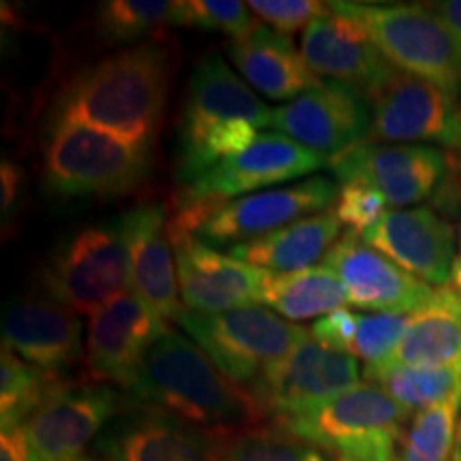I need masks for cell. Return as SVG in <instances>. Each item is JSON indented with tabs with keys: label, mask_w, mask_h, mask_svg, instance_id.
<instances>
[{
	"label": "cell",
	"mask_w": 461,
	"mask_h": 461,
	"mask_svg": "<svg viewBox=\"0 0 461 461\" xmlns=\"http://www.w3.org/2000/svg\"><path fill=\"white\" fill-rule=\"evenodd\" d=\"M184 308L218 314L258 303L263 269L224 255L197 238L173 240Z\"/></svg>",
	"instance_id": "22"
},
{
	"label": "cell",
	"mask_w": 461,
	"mask_h": 461,
	"mask_svg": "<svg viewBox=\"0 0 461 461\" xmlns=\"http://www.w3.org/2000/svg\"><path fill=\"white\" fill-rule=\"evenodd\" d=\"M221 461H333V455L274 423L235 434Z\"/></svg>",
	"instance_id": "32"
},
{
	"label": "cell",
	"mask_w": 461,
	"mask_h": 461,
	"mask_svg": "<svg viewBox=\"0 0 461 461\" xmlns=\"http://www.w3.org/2000/svg\"><path fill=\"white\" fill-rule=\"evenodd\" d=\"M258 303L286 321H308L344 308L348 293L331 269L319 265L302 272H265Z\"/></svg>",
	"instance_id": "27"
},
{
	"label": "cell",
	"mask_w": 461,
	"mask_h": 461,
	"mask_svg": "<svg viewBox=\"0 0 461 461\" xmlns=\"http://www.w3.org/2000/svg\"><path fill=\"white\" fill-rule=\"evenodd\" d=\"M126 400L229 434L261 428L267 419L250 391L224 376L188 336L171 330L143 357Z\"/></svg>",
	"instance_id": "2"
},
{
	"label": "cell",
	"mask_w": 461,
	"mask_h": 461,
	"mask_svg": "<svg viewBox=\"0 0 461 461\" xmlns=\"http://www.w3.org/2000/svg\"><path fill=\"white\" fill-rule=\"evenodd\" d=\"M457 403L425 408L403 429L397 461H455Z\"/></svg>",
	"instance_id": "31"
},
{
	"label": "cell",
	"mask_w": 461,
	"mask_h": 461,
	"mask_svg": "<svg viewBox=\"0 0 461 461\" xmlns=\"http://www.w3.org/2000/svg\"><path fill=\"white\" fill-rule=\"evenodd\" d=\"M82 316L48 291L11 299L3 312V348L50 374L67 380L86 357Z\"/></svg>",
	"instance_id": "17"
},
{
	"label": "cell",
	"mask_w": 461,
	"mask_h": 461,
	"mask_svg": "<svg viewBox=\"0 0 461 461\" xmlns=\"http://www.w3.org/2000/svg\"><path fill=\"white\" fill-rule=\"evenodd\" d=\"M411 321V314H355L353 333H350L346 353L366 361V370L387 366L393 361Z\"/></svg>",
	"instance_id": "33"
},
{
	"label": "cell",
	"mask_w": 461,
	"mask_h": 461,
	"mask_svg": "<svg viewBox=\"0 0 461 461\" xmlns=\"http://www.w3.org/2000/svg\"><path fill=\"white\" fill-rule=\"evenodd\" d=\"M387 199L376 188L361 180H353L339 184L331 210L350 233L363 235L387 214Z\"/></svg>",
	"instance_id": "35"
},
{
	"label": "cell",
	"mask_w": 461,
	"mask_h": 461,
	"mask_svg": "<svg viewBox=\"0 0 461 461\" xmlns=\"http://www.w3.org/2000/svg\"><path fill=\"white\" fill-rule=\"evenodd\" d=\"M336 197L338 186L325 176L261 190L216 205L201 222L194 238L212 248H233L274 233L305 216L330 210Z\"/></svg>",
	"instance_id": "14"
},
{
	"label": "cell",
	"mask_w": 461,
	"mask_h": 461,
	"mask_svg": "<svg viewBox=\"0 0 461 461\" xmlns=\"http://www.w3.org/2000/svg\"><path fill=\"white\" fill-rule=\"evenodd\" d=\"M169 331L140 297H115L90 316L84 372L90 383L131 389L143 357Z\"/></svg>",
	"instance_id": "18"
},
{
	"label": "cell",
	"mask_w": 461,
	"mask_h": 461,
	"mask_svg": "<svg viewBox=\"0 0 461 461\" xmlns=\"http://www.w3.org/2000/svg\"><path fill=\"white\" fill-rule=\"evenodd\" d=\"M272 126L330 160L370 137L372 109L361 90L327 79L295 101L276 107Z\"/></svg>",
	"instance_id": "16"
},
{
	"label": "cell",
	"mask_w": 461,
	"mask_h": 461,
	"mask_svg": "<svg viewBox=\"0 0 461 461\" xmlns=\"http://www.w3.org/2000/svg\"><path fill=\"white\" fill-rule=\"evenodd\" d=\"M428 7L445 22L448 32L453 34L461 50V0H442V3H431Z\"/></svg>",
	"instance_id": "39"
},
{
	"label": "cell",
	"mask_w": 461,
	"mask_h": 461,
	"mask_svg": "<svg viewBox=\"0 0 461 461\" xmlns=\"http://www.w3.org/2000/svg\"><path fill=\"white\" fill-rule=\"evenodd\" d=\"M363 374L367 383L383 387L408 412H419L442 403L459 406L461 402V372L453 367L383 366L363 370Z\"/></svg>",
	"instance_id": "28"
},
{
	"label": "cell",
	"mask_w": 461,
	"mask_h": 461,
	"mask_svg": "<svg viewBox=\"0 0 461 461\" xmlns=\"http://www.w3.org/2000/svg\"><path fill=\"white\" fill-rule=\"evenodd\" d=\"M173 51L158 39L86 67L62 88L51 120L92 126L152 152L173 84Z\"/></svg>",
	"instance_id": "1"
},
{
	"label": "cell",
	"mask_w": 461,
	"mask_h": 461,
	"mask_svg": "<svg viewBox=\"0 0 461 461\" xmlns=\"http://www.w3.org/2000/svg\"><path fill=\"white\" fill-rule=\"evenodd\" d=\"M68 380H56L39 367L3 348L0 353V429L22 428L37 408L48 400L58 384Z\"/></svg>",
	"instance_id": "30"
},
{
	"label": "cell",
	"mask_w": 461,
	"mask_h": 461,
	"mask_svg": "<svg viewBox=\"0 0 461 461\" xmlns=\"http://www.w3.org/2000/svg\"><path fill=\"white\" fill-rule=\"evenodd\" d=\"M361 238L425 285L440 288L448 282L455 261V229L431 207L391 210Z\"/></svg>",
	"instance_id": "21"
},
{
	"label": "cell",
	"mask_w": 461,
	"mask_h": 461,
	"mask_svg": "<svg viewBox=\"0 0 461 461\" xmlns=\"http://www.w3.org/2000/svg\"><path fill=\"white\" fill-rule=\"evenodd\" d=\"M333 461H374V459H359V457H333Z\"/></svg>",
	"instance_id": "42"
},
{
	"label": "cell",
	"mask_w": 461,
	"mask_h": 461,
	"mask_svg": "<svg viewBox=\"0 0 461 461\" xmlns=\"http://www.w3.org/2000/svg\"><path fill=\"white\" fill-rule=\"evenodd\" d=\"M180 22L182 3L177 0H105L96 7L95 28L109 43H146Z\"/></svg>",
	"instance_id": "29"
},
{
	"label": "cell",
	"mask_w": 461,
	"mask_h": 461,
	"mask_svg": "<svg viewBox=\"0 0 461 461\" xmlns=\"http://www.w3.org/2000/svg\"><path fill=\"white\" fill-rule=\"evenodd\" d=\"M302 56L316 77L348 84L366 96L393 68L367 28L342 3H327L325 14L310 22L302 37Z\"/></svg>",
	"instance_id": "20"
},
{
	"label": "cell",
	"mask_w": 461,
	"mask_h": 461,
	"mask_svg": "<svg viewBox=\"0 0 461 461\" xmlns=\"http://www.w3.org/2000/svg\"><path fill=\"white\" fill-rule=\"evenodd\" d=\"M408 417L411 412L383 387L359 383L312 411L276 425L333 457L397 461Z\"/></svg>",
	"instance_id": "5"
},
{
	"label": "cell",
	"mask_w": 461,
	"mask_h": 461,
	"mask_svg": "<svg viewBox=\"0 0 461 461\" xmlns=\"http://www.w3.org/2000/svg\"><path fill=\"white\" fill-rule=\"evenodd\" d=\"M361 366L355 355L330 348L310 336L258 380L250 393L274 423L312 411L359 384Z\"/></svg>",
	"instance_id": "12"
},
{
	"label": "cell",
	"mask_w": 461,
	"mask_h": 461,
	"mask_svg": "<svg viewBox=\"0 0 461 461\" xmlns=\"http://www.w3.org/2000/svg\"><path fill=\"white\" fill-rule=\"evenodd\" d=\"M177 325L235 384L250 391L310 333L267 305H244L218 314L184 310Z\"/></svg>",
	"instance_id": "6"
},
{
	"label": "cell",
	"mask_w": 461,
	"mask_h": 461,
	"mask_svg": "<svg viewBox=\"0 0 461 461\" xmlns=\"http://www.w3.org/2000/svg\"><path fill=\"white\" fill-rule=\"evenodd\" d=\"M387 366L453 367L461 372V295L438 288L436 302L414 314L393 361Z\"/></svg>",
	"instance_id": "26"
},
{
	"label": "cell",
	"mask_w": 461,
	"mask_h": 461,
	"mask_svg": "<svg viewBox=\"0 0 461 461\" xmlns=\"http://www.w3.org/2000/svg\"><path fill=\"white\" fill-rule=\"evenodd\" d=\"M122 221L131 248V293L160 321L177 322L186 308L182 305L165 205L141 203L124 212Z\"/></svg>",
	"instance_id": "23"
},
{
	"label": "cell",
	"mask_w": 461,
	"mask_h": 461,
	"mask_svg": "<svg viewBox=\"0 0 461 461\" xmlns=\"http://www.w3.org/2000/svg\"><path fill=\"white\" fill-rule=\"evenodd\" d=\"M367 101L370 141L440 143L461 149V103L438 86L391 68Z\"/></svg>",
	"instance_id": "10"
},
{
	"label": "cell",
	"mask_w": 461,
	"mask_h": 461,
	"mask_svg": "<svg viewBox=\"0 0 461 461\" xmlns=\"http://www.w3.org/2000/svg\"><path fill=\"white\" fill-rule=\"evenodd\" d=\"M342 182L361 180L387 199L389 205L406 207L429 199L445 180L451 157L434 146L414 143H357L327 160Z\"/></svg>",
	"instance_id": "15"
},
{
	"label": "cell",
	"mask_w": 461,
	"mask_h": 461,
	"mask_svg": "<svg viewBox=\"0 0 461 461\" xmlns=\"http://www.w3.org/2000/svg\"><path fill=\"white\" fill-rule=\"evenodd\" d=\"M22 188H24V169L15 160L5 158L0 165V210H3V218L14 214Z\"/></svg>",
	"instance_id": "37"
},
{
	"label": "cell",
	"mask_w": 461,
	"mask_h": 461,
	"mask_svg": "<svg viewBox=\"0 0 461 461\" xmlns=\"http://www.w3.org/2000/svg\"><path fill=\"white\" fill-rule=\"evenodd\" d=\"M149 165V149L86 124L51 120L45 137L43 180L62 199L126 194L141 186Z\"/></svg>",
	"instance_id": "4"
},
{
	"label": "cell",
	"mask_w": 461,
	"mask_h": 461,
	"mask_svg": "<svg viewBox=\"0 0 461 461\" xmlns=\"http://www.w3.org/2000/svg\"><path fill=\"white\" fill-rule=\"evenodd\" d=\"M248 3L240 0H188L182 3L180 26L222 32L229 39H241L258 26Z\"/></svg>",
	"instance_id": "34"
},
{
	"label": "cell",
	"mask_w": 461,
	"mask_h": 461,
	"mask_svg": "<svg viewBox=\"0 0 461 461\" xmlns=\"http://www.w3.org/2000/svg\"><path fill=\"white\" fill-rule=\"evenodd\" d=\"M82 461H101V459H95V457H86V459H82Z\"/></svg>",
	"instance_id": "43"
},
{
	"label": "cell",
	"mask_w": 461,
	"mask_h": 461,
	"mask_svg": "<svg viewBox=\"0 0 461 461\" xmlns=\"http://www.w3.org/2000/svg\"><path fill=\"white\" fill-rule=\"evenodd\" d=\"M459 154H461V149H459ZM459 163H461V157H459Z\"/></svg>",
	"instance_id": "44"
},
{
	"label": "cell",
	"mask_w": 461,
	"mask_h": 461,
	"mask_svg": "<svg viewBox=\"0 0 461 461\" xmlns=\"http://www.w3.org/2000/svg\"><path fill=\"white\" fill-rule=\"evenodd\" d=\"M448 285H451L455 293H459V295H461V252L457 257H455V261H453L451 276H448Z\"/></svg>",
	"instance_id": "40"
},
{
	"label": "cell",
	"mask_w": 461,
	"mask_h": 461,
	"mask_svg": "<svg viewBox=\"0 0 461 461\" xmlns=\"http://www.w3.org/2000/svg\"><path fill=\"white\" fill-rule=\"evenodd\" d=\"M227 54L252 90L272 101H295L322 79L310 71L291 37L274 28L258 26L241 39H229Z\"/></svg>",
	"instance_id": "24"
},
{
	"label": "cell",
	"mask_w": 461,
	"mask_h": 461,
	"mask_svg": "<svg viewBox=\"0 0 461 461\" xmlns=\"http://www.w3.org/2000/svg\"><path fill=\"white\" fill-rule=\"evenodd\" d=\"M342 230L333 210L305 216L263 238L229 248V255L265 272H302L327 257Z\"/></svg>",
	"instance_id": "25"
},
{
	"label": "cell",
	"mask_w": 461,
	"mask_h": 461,
	"mask_svg": "<svg viewBox=\"0 0 461 461\" xmlns=\"http://www.w3.org/2000/svg\"><path fill=\"white\" fill-rule=\"evenodd\" d=\"M327 163L325 157L303 148L280 132H261L250 146L222 160L190 186L182 188L177 205L227 203L230 199L261 193L278 184L310 176Z\"/></svg>",
	"instance_id": "13"
},
{
	"label": "cell",
	"mask_w": 461,
	"mask_h": 461,
	"mask_svg": "<svg viewBox=\"0 0 461 461\" xmlns=\"http://www.w3.org/2000/svg\"><path fill=\"white\" fill-rule=\"evenodd\" d=\"M274 109L255 95L218 51H207L193 67L177 126L176 180L190 186L222 160L250 146Z\"/></svg>",
	"instance_id": "3"
},
{
	"label": "cell",
	"mask_w": 461,
	"mask_h": 461,
	"mask_svg": "<svg viewBox=\"0 0 461 461\" xmlns=\"http://www.w3.org/2000/svg\"><path fill=\"white\" fill-rule=\"evenodd\" d=\"M397 71L425 79L461 103V50L428 5L342 3Z\"/></svg>",
	"instance_id": "7"
},
{
	"label": "cell",
	"mask_w": 461,
	"mask_h": 461,
	"mask_svg": "<svg viewBox=\"0 0 461 461\" xmlns=\"http://www.w3.org/2000/svg\"><path fill=\"white\" fill-rule=\"evenodd\" d=\"M322 265L342 280L348 303L355 308L414 316L436 302L438 288L403 272L400 265L350 230L333 244Z\"/></svg>",
	"instance_id": "19"
},
{
	"label": "cell",
	"mask_w": 461,
	"mask_h": 461,
	"mask_svg": "<svg viewBox=\"0 0 461 461\" xmlns=\"http://www.w3.org/2000/svg\"><path fill=\"white\" fill-rule=\"evenodd\" d=\"M0 461H41L24 428L0 431Z\"/></svg>",
	"instance_id": "38"
},
{
	"label": "cell",
	"mask_w": 461,
	"mask_h": 461,
	"mask_svg": "<svg viewBox=\"0 0 461 461\" xmlns=\"http://www.w3.org/2000/svg\"><path fill=\"white\" fill-rule=\"evenodd\" d=\"M252 14L261 17L265 24L274 26L282 34L305 31L312 20L325 14L327 3L319 0H250L248 3Z\"/></svg>",
	"instance_id": "36"
},
{
	"label": "cell",
	"mask_w": 461,
	"mask_h": 461,
	"mask_svg": "<svg viewBox=\"0 0 461 461\" xmlns=\"http://www.w3.org/2000/svg\"><path fill=\"white\" fill-rule=\"evenodd\" d=\"M455 461H461V402L457 408V445H455Z\"/></svg>",
	"instance_id": "41"
},
{
	"label": "cell",
	"mask_w": 461,
	"mask_h": 461,
	"mask_svg": "<svg viewBox=\"0 0 461 461\" xmlns=\"http://www.w3.org/2000/svg\"><path fill=\"white\" fill-rule=\"evenodd\" d=\"M43 288L77 314H95L131 288V248L122 216L67 235L43 267Z\"/></svg>",
	"instance_id": "8"
},
{
	"label": "cell",
	"mask_w": 461,
	"mask_h": 461,
	"mask_svg": "<svg viewBox=\"0 0 461 461\" xmlns=\"http://www.w3.org/2000/svg\"><path fill=\"white\" fill-rule=\"evenodd\" d=\"M126 402L112 384L62 383L22 428L41 461H82L86 448L124 411Z\"/></svg>",
	"instance_id": "11"
},
{
	"label": "cell",
	"mask_w": 461,
	"mask_h": 461,
	"mask_svg": "<svg viewBox=\"0 0 461 461\" xmlns=\"http://www.w3.org/2000/svg\"><path fill=\"white\" fill-rule=\"evenodd\" d=\"M233 438L126 402L96 438L95 451L101 461H221Z\"/></svg>",
	"instance_id": "9"
}]
</instances>
